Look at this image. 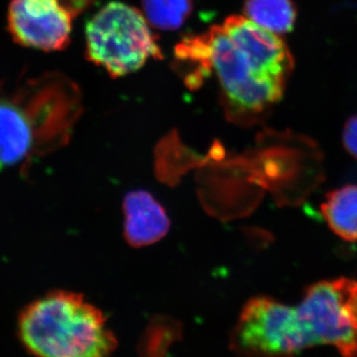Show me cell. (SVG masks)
Returning a JSON list of instances; mask_svg holds the SVG:
<instances>
[{"label": "cell", "mask_w": 357, "mask_h": 357, "mask_svg": "<svg viewBox=\"0 0 357 357\" xmlns=\"http://www.w3.org/2000/svg\"><path fill=\"white\" fill-rule=\"evenodd\" d=\"M177 56L197 68L189 81L213 74L225 115L241 126L257 123L280 102L295 66L279 35L237 15L185 39Z\"/></svg>", "instance_id": "1"}, {"label": "cell", "mask_w": 357, "mask_h": 357, "mask_svg": "<svg viewBox=\"0 0 357 357\" xmlns=\"http://www.w3.org/2000/svg\"><path fill=\"white\" fill-rule=\"evenodd\" d=\"M18 333L27 351L43 357H100L117 347L102 312L67 291L47 294L26 307Z\"/></svg>", "instance_id": "2"}, {"label": "cell", "mask_w": 357, "mask_h": 357, "mask_svg": "<svg viewBox=\"0 0 357 357\" xmlns=\"http://www.w3.org/2000/svg\"><path fill=\"white\" fill-rule=\"evenodd\" d=\"M86 57L110 76L136 72L149 59H162L161 48L144 14L122 2H109L86 25Z\"/></svg>", "instance_id": "3"}, {"label": "cell", "mask_w": 357, "mask_h": 357, "mask_svg": "<svg viewBox=\"0 0 357 357\" xmlns=\"http://www.w3.org/2000/svg\"><path fill=\"white\" fill-rule=\"evenodd\" d=\"M53 88L39 79L13 93H0V171L53 138L62 114Z\"/></svg>", "instance_id": "4"}, {"label": "cell", "mask_w": 357, "mask_h": 357, "mask_svg": "<svg viewBox=\"0 0 357 357\" xmlns=\"http://www.w3.org/2000/svg\"><path fill=\"white\" fill-rule=\"evenodd\" d=\"M316 345H330L342 356H357V280L340 277L310 286L297 306Z\"/></svg>", "instance_id": "5"}, {"label": "cell", "mask_w": 357, "mask_h": 357, "mask_svg": "<svg viewBox=\"0 0 357 357\" xmlns=\"http://www.w3.org/2000/svg\"><path fill=\"white\" fill-rule=\"evenodd\" d=\"M232 340L236 349L252 356H294L314 347L298 307L269 297L246 303Z\"/></svg>", "instance_id": "6"}, {"label": "cell", "mask_w": 357, "mask_h": 357, "mask_svg": "<svg viewBox=\"0 0 357 357\" xmlns=\"http://www.w3.org/2000/svg\"><path fill=\"white\" fill-rule=\"evenodd\" d=\"M7 18L21 46L51 52L70 44L74 15L63 0H11Z\"/></svg>", "instance_id": "7"}, {"label": "cell", "mask_w": 357, "mask_h": 357, "mask_svg": "<svg viewBox=\"0 0 357 357\" xmlns=\"http://www.w3.org/2000/svg\"><path fill=\"white\" fill-rule=\"evenodd\" d=\"M124 234L134 248L151 245L163 238L170 220L161 204L146 191L128 192L123 202Z\"/></svg>", "instance_id": "8"}, {"label": "cell", "mask_w": 357, "mask_h": 357, "mask_svg": "<svg viewBox=\"0 0 357 357\" xmlns=\"http://www.w3.org/2000/svg\"><path fill=\"white\" fill-rule=\"evenodd\" d=\"M321 210L333 234L349 243L357 241V185L328 192Z\"/></svg>", "instance_id": "9"}, {"label": "cell", "mask_w": 357, "mask_h": 357, "mask_svg": "<svg viewBox=\"0 0 357 357\" xmlns=\"http://www.w3.org/2000/svg\"><path fill=\"white\" fill-rule=\"evenodd\" d=\"M245 17L276 35L293 31L297 6L293 0H245Z\"/></svg>", "instance_id": "10"}, {"label": "cell", "mask_w": 357, "mask_h": 357, "mask_svg": "<svg viewBox=\"0 0 357 357\" xmlns=\"http://www.w3.org/2000/svg\"><path fill=\"white\" fill-rule=\"evenodd\" d=\"M142 6L150 25L163 31L178 29L192 10V0H142Z\"/></svg>", "instance_id": "11"}, {"label": "cell", "mask_w": 357, "mask_h": 357, "mask_svg": "<svg viewBox=\"0 0 357 357\" xmlns=\"http://www.w3.org/2000/svg\"><path fill=\"white\" fill-rule=\"evenodd\" d=\"M342 143L345 150L357 160V114L351 117L345 124Z\"/></svg>", "instance_id": "12"}]
</instances>
